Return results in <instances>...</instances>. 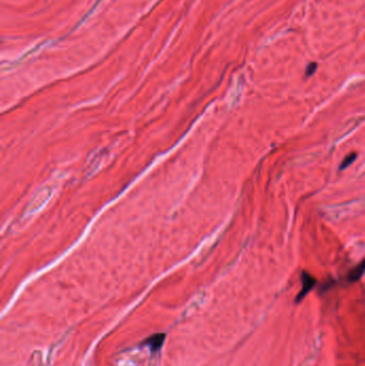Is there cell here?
Wrapping results in <instances>:
<instances>
[{
	"label": "cell",
	"mask_w": 365,
	"mask_h": 366,
	"mask_svg": "<svg viewBox=\"0 0 365 366\" xmlns=\"http://www.w3.org/2000/svg\"><path fill=\"white\" fill-rule=\"evenodd\" d=\"M316 285V279L309 272L303 271L301 274V289L296 297V303H300Z\"/></svg>",
	"instance_id": "obj_3"
},
{
	"label": "cell",
	"mask_w": 365,
	"mask_h": 366,
	"mask_svg": "<svg viewBox=\"0 0 365 366\" xmlns=\"http://www.w3.org/2000/svg\"><path fill=\"white\" fill-rule=\"evenodd\" d=\"M355 159H356V155H355V153H350V155H348L343 160V162L341 163V166H339V169L343 170V169H345L347 167H349L353 163Z\"/></svg>",
	"instance_id": "obj_6"
},
{
	"label": "cell",
	"mask_w": 365,
	"mask_h": 366,
	"mask_svg": "<svg viewBox=\"0 0 365 366\" xmlns=\"http://www.w3.org/2000/svg\"><path fill=\"white\" fill-rule=\"evenodd\" d=\"M364 121H365V116L363 115L349 118L334 131V133L332 134V137H331V141L333 143H338L343 141L345 138L349 137L354 131L358 130Z\"/></svg>",
	"instance_id": "obj_2"
},
{
	"label": "cell",
	"mask_w": 365,
	"mask_h": 366,
	"mask_svg": "<svg viewBox=\"0 0 365 366\" xmlns=\"http://www.w3.org/2000/svg\"><path fill=\"white\" fill-rule=\"evenodd\" d=\"M316 67H317V64L316 63H311L308 69H307V76H311L314 74V72L316 71Z\"/></svg>",
	"instance_id": "obj_7"
},
{
	"label": "cell",
	"mask_w": 365,
	"mask_h": 366,
	"mask_svg": "<svg viewBox=\"0 0 365 366\" xmlns=\"http://www.w3.org/2000/svg\"><path fill=\"white\" fill-rule=\"evenodd\" d=\"M365 273V259L359 262L358 265L353 267L347 274V280L349 283L358 282V280L364 275Z\"/></svg>",
	"instance_id": "obj_5"
},
{
	"label": "cell",
	"mask_w": 365,
	"mask_h": 366,
	"mask_svg": "<svg viewBox=\"0 0 365 366\" xmlns=\"http://www.w3.org/2000/svg\"><path fill=\"white\" fill-rule=\"evenodd\" d=\"M165 338H166L165 333H156L143 340L142 344L148 346L151 349V351L157 352L160 350L161 347L163 346Z\"/></svg>",
	"instance_id": "obj_4"
},
{
	"label": "cell",
	"mask_w": 365,
	"mask_h": 366,
	"mask_svg": "<svg viewBox=\"0 0 365 366\" xmlns=\"http://www.w3.org/2000/svg\"><path fill=\"white\" fill-rule=\"evenodd\" d=\"M365 208V195L363 196L353 199L351 201H347L339 205H332L322 208L325 216H327L331 221H338L344 216L358 213Z\"/></svg>",
	"instance_id": "obj_1"
},
{
	"label": "cell",
	"mask_w": 365,
	"mask_h": 366,
	"mask_svg": "<svg viewBox=\"0 0 365 366\" xmlns=\"http://www.w3.org/2000/svg\"><path fill=\"white\" fill-rule=\"evenodd\" d=\"M360 176H364L365 175V165H363V167L361 168V170H360Z\"/></svg>",
	"instance_id": "obj_8"
}]
</instances>
